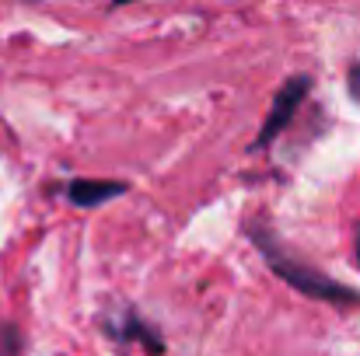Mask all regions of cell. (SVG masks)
Returning <instances> with one entry per match:
<instances>
[{
	"instance_id": "cell-1",
	"label": "cell",
	"mask_w": 360,
	"mask_h": 356,
	"mask_svg": "<svg viewBox=\"0 0 360 356\" xmlns=\"http://www.w3.org/2000/svg\"><path fill=\"white\" fill-rule=\"evenodd\" d=\"M245 235L255 244V251L262 255V262L269 265V272L276 279H283L290 290H297L301 297L322 301V304H333V308H360V290L333 279L326 269H319L308 258H301L294 244H287L266 224V217H248L245 220Z\"/></svg>"
},
{
	"instance_id": "cell-2",
	"label": "cell",
	"mask_w": 360,
	"mask_h": 356,
	"mask_svg": "<svg viewBox=\"0 0 360 356\" xmlns=\"http://www.w3.org/2000/svg\"><path fill=\"white\" fill-rule=\"evenodd\" d=\"M311 77L308 74H294V77H287L280 88H276V95H273V105H269V112L262 119V129L255 133V140H252V147L248 150H269L273 143H276V136L294 122L297 116V109L304 105V98L311 95Z\"/></svg>"
},
{
	"instance_id": "cell-3",
	"label": "cell",
	"mask_w": 360,
	"mask_h": 356,
	"mask_svg": "<svg viewBox=\"0 0 360 356\" xmlns=\"http://www.w3.org/2000/svg\"><path fill=\"white\" fill-rule=\"evenodd\" d=\"M102 329H105V336L112 339V343H140L143 350L150 356H165V339H161V332H158V325H150L136 308H129V304H122V308H112L105 318H102Z\"/></svg>"
},
{
	"instance_id": "cell-4",
	"label": "cell",
	"mask_w": 360,
	"mask_h": 356,
	"mask_svg": "<svg viewBox=\"0 0 360 356\" xmlns=\"http://www.w3.org/2000/svg\"><path fill=\"white\" fill-rule=\"evenodd\" d=\"M126 192H129V182H120V178H70L63 189L67 203L77 210H98Z\"/></svg>"
},
{
	"instance_id": "cell-5",
	"label": "cell",
	"mask_w": 360,
	"mask_h": 356,
	"mask_svg": "<svg viewBox=\"0 0 360 356\" xmlns=\"http://www.w3.org/2000/svg\"><path fill=\"white\" fill-rule=\"evenodd\" d=\"M25 350H28V343H25L21 329L14 322L0 325V356H25Z\"/></svg>"
},
{
	"instance_id": "cell-6",
	"label": "cell",
	"mask_w": 360,
	"mask_h": 356,
	"mask_svg": "<svg viewBox=\"0 0 360 356\" xmlns=\"http://www.w3.org/2000/svg\"><path fill=\"white\" fill-rule=\"evenodd\" d=\"M347 95L360 105V60L350 63V70H347Z\"/></svg>"
},
{
	"instance_id": "cell-7",
	"label": "cell",
	"mask_w": 360,
	"mask_h": 356,
	"mask_svg": "<svg viewBox=\"0 0 360 356\" xmlns=\"http://www.w3.org/2000/svg\"><path fill=\"white\" fill-rule=\"evenodd\" d=\"M354 255H357V265H360V224L354 228Z\"/></svg>"
}]
</instances>
